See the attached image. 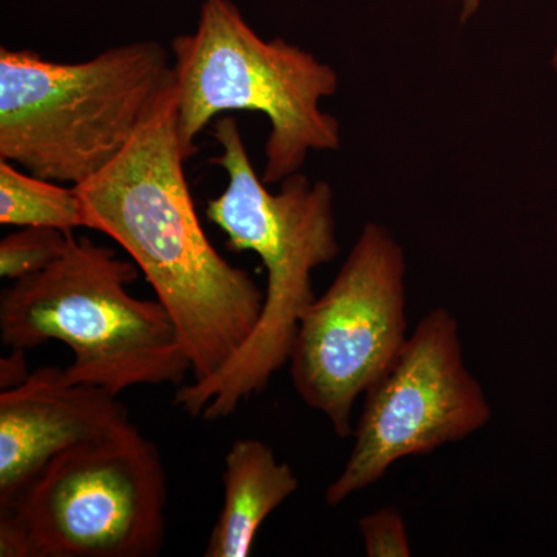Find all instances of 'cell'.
Returning <instances> with one entry per match:
<instances>
[{
	"label": "cell",
	"mask_w": 557,
	"mask_h": 557,
	"mask_svg": "<svg viewBox=\"0 0 557 557\" xmlns=\"http://www.w3.org/2000/svg\"><path fill=\"white\" fill-rule=\"evenodd\" d=\"M172 83L126 149L76 185L86 228L115 240L170 311L193 381L218 373L251 335L265 293L201 226L185 174Z\"/></svg>",
	"instance_id": "cell-1"
},
{
	"label": "cell",
	"mask_w": 557,
	"mask_h": 557,
	"mask_svg": "<svg viewBox=\"0 0 557 557\" xmlns=\"http://www.w3.org/2000/svg\"><path fill=\"white\" fill-rule=\"evenodd\" d=\"M212 137L222 153L211 161L228 182L208 201V219L225 234L226 248L255 252L267 270L262 311L244 346L218 373L183 384L175 394V405L188 416L218 421L265 391L288 364L300 321L317 299L311 273L332 262L339 245L329 183H311L296 172L271 193L252 168L236 119L220 116Z\"/></svg>",
	"instance_id": "cell-2"
},
{
	"label": "cell",
	"mask_w": 557,
	"mask_h": 557,
	"mask_svg": "<svg viewBox=\"0 0 557 557\" xmlns=\"http://www.w3.org/2000/svg\"><path fill=\"white\" fill-rule=\"evenodd\" d=\"M174 61L137 40L83 62L0 49V159L81 185L129 146L174 83Z\"/></svg>",
	"instance_id": "cell-3"
},
{
	"label": "cell",
	"mask_w": 557,
	"mask_h": 557,
	"mask_svg": "<svg viewBox=\"0 0 557 557\" xmlns=\"http://www.w3.org/2000/svg\"><path fill=\"white\" fill-rule=\"evenodd\" d=\"M138 271L112 248L69 231L60 258L3 289L2 343L25 350L65 344L75 359L64 379L113 395L143 384L183 386L190 362L170 311L127 292Z\"/></svg>",
	"instance_id": "cell-4"
},
{
	"label": "cell",
	"mask_w": 557,
	"mask_h": 557,
	"mask_svg": "<svg viewBox=\"0 0 557 557\" xmlns=\"http://www.w3.org/2000/svg\"><path fill=\"white\" fill-rule=\"evenodd\" d=\"M171 54L186 160L209 123L234 110L270 121L267 185L296 174L310 152L339 148V123L321 109L338 90L335 70L287 40L260 38L233 0H203L196 30L172 40Z\"/></svg>",
	"instance_id": "cell-5"
},
{
	"label": "cell",
	"mask_w": 557,
	"mask_h": 557,
	"mask_svg": "<svg viewBox=\"0 0 557 557\" xmlns=\"http://www.w3.org/2000/svg\"><path fill=\"white\" fill-rule=\"evenodd\" d=\"M166 472L135 424L51 458L9 511L30 557H153L166 531Z\"/></svg>",
	"instance_id": "cell-6"
},
{
	"label": "cell",
	"mask_w": 557,
	"mask_h": 557,
	"mask_svg": "<svg viewBox=\"0 0 557 557\" xmlns=\"http://www.w3.org/2000/svg\"><path fill=\"white\" fill-rule=\"evenodd\" d=\"M406 306L405 251L391 231L370 222L304 314L288 359L300 399L327 418L339 438L354 435L355 403L405 346Z\"/></svg>",
	"instance_id": "cell-7"
},
{
	"label": "cell",
	"mask_w": 557,
	"mask_h": 557,
	"mask_svg": "<svg viewBox=\"0 0 557 557\" xmlns=\"http://www.w3.org/2000/svg\"><path fill=\"white\" fill-rule=\"evenodd\" d=\"M493 409L465 362L460 325L437 307L418 322L364 394L346 467L325 490L329 507L379 483L403 458L426 456L485 428Z\"/></svg>",
	"instance_id": "cell-8"
},
{
	"label": "cell",
	"mask_w": 557,
	"mask_h": 557,
	"mask_svg": "<svg viewBox=\"0 0 557 557\" xmlns=\"http://www.w3.org/2000/svg\"><path fill=\"white\" fill-rule=\"evenodd\" d=\"M132 426L119 395L70 384L46 366L21 386L0 392V508H10L51 458Z\"/></svg>",
	"instance_id": "cell-9"
},
{
	"label": "cell",
	"mask_w": 557,
	"mask_h": 557,
	"mask_svg": "<svg viewBox=\"0 0 557 557\" xmlns=\"http://www.w3.org/2000/svg\"><path fill=\"white\" fill-rule=\"evenodd\" d=\"M299 480L267 443L236 440L225 457L222 511L205 556L247 557L262 523L298 491Z\"/></svg>",
	"instance_id": "cell-10"
},
{
	"label": "cell",
	"mask_w": 557,
	"mask_h": 557,
	"mask_svg": "<svg viewBox=\"0 0 557 557\" xmlns=\"http://www.w3.org/2000/svg\"><path fill=\"white\" fill-rule=\"evenodd\" d=\"M0 223L2 225L42 226L75 231L86 228L83 203L75 186L64 188L58 182L24 174L16 164L0 159Z\"/></svg>",
	"instance_id": "cell-11"
},
{
	"label": "cell",
	"mask_w": 557,
	"mask_h": 557,
	"mask_svg": "<svg viewBox=\"0 0 557 557\" xmlns=\"http://www.w3.org/2000/svg\"><path fill=\"white\" fill-rule=\"evenodd\" d=\"M67 245V233L61 230L27 226L0 242V276L20 281L50 267Z\"/></svg>",
	"instance_id": "cell-12"
},
{
	"label": "cell",
	"mask_w": 557,
	"mask_h": 557,
	"mask_svg": "<svg viewBox=\"0 0 557 557\" xmlns=\"http://www.w3.org/2000/svg\"><path fill=\"white\" fill-rule=\"evenodd\" d=\"M359 533L369 557H409L412 555L405 518L394 507L381 508L359 520Z\"/></svg>",
	"instance_id": "cell-13"
},
{
	"label": "cell",
	"mask_w": 557,
	"mask_h": 557,
	"mask_svg": "<svg viewBox=\"0 0 557 557\" xmlns=\"http://www.w3.org/2000/svg\"><path fill=\"white\" fill-rule=\"evenodd\" d=\"M30 375L27 358H25V348L13 347L9 357L0 359V391H10V388L21 386Z\"/></svg>",
	"instance_id": "cell-14"
},
{
	"label": "cell",
	"mask_w": 557,
	"mask_h": 557,
	"mask_svg": "<svg viewBox=\"0 0 557 557\" xmlns=\"http://www.w3.org/2000/svg\"><path fill=\"white\" fill-rule=\"evenodd\" d=\"M482 0H461V22H467L474 16L475 11L479 10Z\"/></svg>",
	"instance_id": "cell-15"
},
{
	"label": "cell",
	"mask_w": 557,
	"mask_h": 557,
	"mask_svg": "<svg viewBox=\"0 0 557 557\" xmlns=\"http://www.w3.org/2000/svg\"><path fill=\"white\" fill-rule=\"evenodd\" d=\"M553 67H555L557 72V49L555 50V53H553V60H552Z\"/></svg>",
	"instance_id": "cell-16"
}]
</instances>
